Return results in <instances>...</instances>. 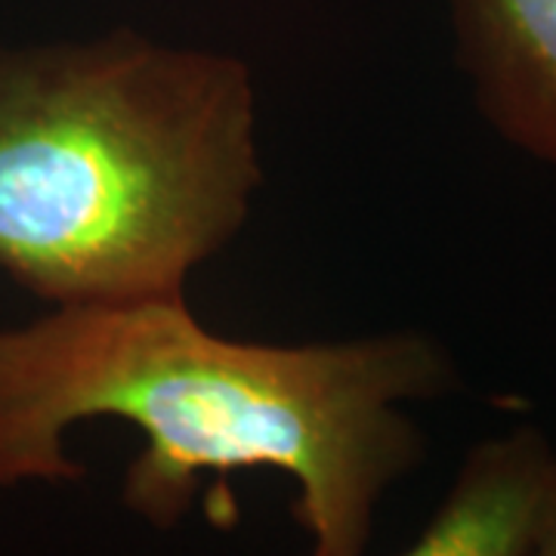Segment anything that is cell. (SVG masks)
<instances>
[{"mask_svg":"<svg viewBox=\"0 0 556 556\" xmlns=\"http://www.w3.org/2000/svg\"><path fill=\"white\" fill-rule=\"evenodd\" d=\"M448 13L482 121L556 170V0H448Z\"/></svg>","mask_w":556,"mask_h":556,"instance_id":"3957f363","label":"cell"},{"mask_svg":"<svg viewBox=\"0 0 556 556\" xmlns=\"http://www.w3.org/2000/svg\"><path fill=\"white\" fill-rule=\"evenodd\" d=\"M257 124L232 53L0 38V269L50 306L186 298L251 217Z\"/></svg>","mask_w":556,"mask_h":556,"instance_id":"7a4b0ae2","label":"cell"},{"mask_svg":"<svg viewBox=\"0 0 556 556\" xmlns=\"http://www.w3.org/2000/svg\"><path fill=\"white\" fill-rule=\"evenodd\" d=\"M452 353L424 331L257 343L204 328L186 298L65 303L0 328V489L75 482L80 424L137 427L124 507L174 529L201 477L273 470L316 556L365 554L383 495L427 442L408 402L455 393Z\"/></svg>","mask_w":556,"mask_h":556,"instance_id":"6da1fadb","label":"cell"},{"mask_svg":"<svg viewBox=\"0 0 556 556\" xmlns=\"http://www.w3.org/2000/svg\"><path fill=\"white\" fill-rule=\"evenodd\" d=\"M535 554L556 556V479H554V492H551V504H547V517H544L541 535H538Z\"/></svg>","mask_w":556,"mask_h":556,"instance_id":"5b68a950","label":"cell"},{"mask_svg":"<svg viewBox=\"0 0 556 556\" xmlns=\"http://www.w3.org/2000/svg\"><path fill=\"white\" fill-rule=\"evenodd\" d=\"M556 479V448L538 427L477 442L445 501L412 541L415 556L535 554Z\"/></svg>","mask_w":556,"mask_h":556,"instance_id":"277c9868","label":"cell"}]
</instances>
